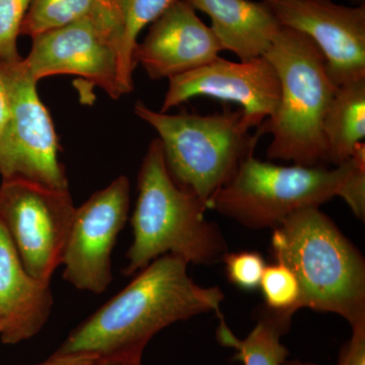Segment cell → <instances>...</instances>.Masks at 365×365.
Here are the masks:
<instances>
[{"label":"cell","instance_id":"6da1fadb","mask_svg":"<svg viewBox=\"0 0 365 365\" xmlns=\"http://www.w3.org/2000/svg\"><path fill=\"white\" fill-rule=\"evenodd\" d=\"M186 261L163 255L73 329L55 354L128 355L143 359L150 341L177 322L220 313L225 294L190 277Z\"/></svg>","mask_w":365,"mask_h":365},{"label":"cell","instance_id":"7a4b0ae2","mask_svg":"<svg viewBox=\"0 0 365 365\" xmlns=\"http://www.w3.org/2000/svg\"><path fill=\"white\" fill-rule=\"evenodd\" d=\"M137 188L125 276L134 275L163 255L195 265L223 261L228 247L222 230L206 220L207 206L170 177L158 138L151 141L143 158Z\"/></svg>","mask_w":365,"mask_h":365},{"label":"cell","instance_id":"3957f363","mask_svg":"<svg viewBox=\"0 0 365 365\" xmlns=\"http://www.w3.org/2000/svg\"><path fill=\"white\" fill-rule=\"evenodd\" d=\"M272 253L297 276V312L339 314L352 327L365 324V261L319 207L302 209L274 228Z\"/></svg>","mask_w":365,"mask_h":365},{"label":"cell","instance_id":"277c9868","mask_svg":"<svg viewBox=\"0 0 365 365\" xmlns=\"http://www.w3.org/2000/svg\"><path fill=\"white\" fill-rule=\"evenodd\" d=\"M264 56L280 81L277 110L256 132L273 137L268 160L326 165L323 123L338 88L329 76L323 54L306 35L282 26Z\"/></svg>","mask_w":365,"mask_h":365},{"label":"cell","instance_id":"5b68a950","mask_svg":"<svg viewBox=\"0 0 365 365\" xmlns=\"http://www.w3.org/2000/svg\"><path fill=\"white\" fill-rule=\"evenodd\" d=\"M136 116L158 132L170 177L195 194L206 206L209 199L254 155L258 134L250 133L242 109L209 115L155 112L137 102Z\"/></svg>","mask_w":365,"mask_h":365},{"label":"cell","instance_id":"8992f818","mask_svg":"<svg viewBox=\"0 0 365 365\" xmlns=\"http://www.w3.org/2000/svg\"><path fill=\"white\" fill-rule=\"evenodd\" d=\"M353 165L351 158L335 169L326 165L285 167L252 155L209 199L207 209L252 230H274L292 213L319 208L338 196Z\"/></svg>","mask_w":365,"mask_h":365},{"label":"cell","instance_id":"52a82bcc","mask_svg":"<svg viewBox=\"0 0 365 365\" xmlns=\"http://www.w3.org/2000/svg\"><path fill=\"white\" fill-rule=\"evenodd\" d=\"M9 91L11 115L0 132L2 180H26L68 190L60 163L59 143L49 112L40 100L35 81L24 59L0 63Z\"/></svg>","mask_w":365,"mask_h":365},{"label":"cell","instance_id":"ba28073f","mask_svg":"<svg viewBox=\"0 0 365 365\" xmlns=\"http://www.w3.org/2000/svg\"><path fill=\"white\" fill-rule=\"evenodd\" d=\"M76 208L69 190L2 180L0 222L33 277L51 283L61 266Z\"/></svg>","mask_w":365,"mask_h":365},{"label":"cell","instance_id":"9c48e42d","mask_svg":"<svg viewBox=\"0 0 365 365\" xmlns=\"http://www.w3.org/2000/svg\"><path fill=\"white\" fill-rule=\"evenodd\" d=\"M130 182L120 176L76 208L61 266L63 279L101 294L113 280L112 253L128 220Z\"/></svg>","mask_w":365,"mask_h":365},{"label":"cell","instance_id":"30bf717a","mask_svg":"<svg viewBox=\"0 0 365 365\" xmlns=\"http://www.w3.org/2000/svg\"><path fill=\"white\" fill-rule=\"evenodd\" d=\"M280 25L304 34L326 60L334 85L365 79V6L332 0H264Z\"/></svg>","mask_w":365,"mask_h":365},{"label":"cell","instance_id":"8fae6325","mask_svg":"<svg viewBox=\"0 0 365 365\" xmlns=\"http://www.w3.org/2000/svg\"><path fill=\"white\" fill-rule=\"evenodd\" d=\"M169 81L163 113L190 98H218L241 106L250 128L258 129L275 114L279 104V78L266 56L240 62L217 57L206 66Z\"/></svg>","mask_w":365,"mask_h":365},{"label":"cell","instance_id":"7c38bea8","mask_svg":"<svg viewBox=\"0 0 365 365\" xmlns=\"http://www.w3.org/2000/svg\"><path fill=\"white\" fill-rule=\"evenodd\" d=\"M32 39V49L24 62L37 83L48 76L68 74L100 86L115 100L123 96L116 49L90 16Z\"/></svg>","mask_w":365,"mask_h":365},{"label":"cell","instance_id":"4fadbf2b","mask_svg":"<svg viewBox=\"0 0 365 365\" xmlns=\"http://www.w3.org/2000/svg\"><path fill=\"white\" fill-rule=\"evenodd\" d=\"M223 51L210 26L186 0H177L153 24L137 44L136 64L151 79L172 78L210 63Z\"/></svg>","mask_w":365,"mask_h":365},{"label":"cell","instance_id":"5bb4252c","mask_svg":"<svg viewBox=\"0 0 365 365\" xmlns=\"http://www.w3.org/2000/svg\"><path fill=\"white\" fill-rule=\"evenodd\" d=\"M49 282L33 277L0 222V340L14 345L35 337L51 314Z\"/></svg>","mask_w":365,"mask_h":365},{"label":"cell","instance_id":"9a60e30c","mask_svg":"<svg viewBox=\"0 0 365 365\" xmlns=\"http://www.w3.org/2000/svg\"><path fill=\"white\" fill-rule=\"evenodd\" d=\"M211 19L210 28L222 50L240 61L264 56L282 26L265 1L252 0H186Z\"/></svg>","mask_w":365,"mask_h":365},{"label":"cell","instance_id":"2e32d148","mask_svg":"<svg viewBox=\"0 0 365 365\" xmlns=\"http://www.w3.org/2000/svg\"><path fill=\"white\" fill-rule=\"evenodd\" d=\"M327 163L335 167L352 158L365 139V79L338 86L323 123Z\"/></svg>","mask_w":365,"mask_h":365},{"label":"cell","instance_id":"e0dca14e","mask_svg":"<svg viewBox=\"0 0 365 365\" xmlns=\"http://www.w3.org/2000/svg\"><path fill=\"white\" fill-rule=\"evenodd\" d=\"M216 338L225 347L234 348V360L244 365H283L289 351L281 337L289 331L292 318L264 306L259 309L257 324L245 339H239L228 328L222 313Z\"/></svg>","mask_w":365,"mask_h":365},{"label":"cell","instance_id":"ac0fdd59","mask_svg":"<svg viewBox=\"0 0 365 365\" xmlns=\"http://www.w3.org/2000/svg\"><path fill=\"white\" fill-rule=\"evenodd\" d=\"M177 0H116L117 33L115 49L118 57L119 86L122 95L133 91V72L138 36Z\"/></svg>","mask_w":365,"mask_h":365},{"label":"cell","instance_id":"d6986e66","mask_svg":"<svg viewBox=\"0 0 365 365\" xmlns=\"http://www.w3.org/2000/svg\"><path fill=\"white\" fill-rule=\"evenodd\" d=\"M93 0H32L21 35L34 38L90 16Z\"/></svg>","mask_w":365,"mask_h":365},{"label":"cell","instance_id":"ffe728a7","mask_svg":"<svg viewBox=\"0 0 365 365\" xmlns=\"http://www.w3.org/2000/svg\"><path fill=\"white\" fill-rule=\"evenodd\" d=\"M265 307L292 318L297 313L299 297V285L297 276L285 264L276 261L266 266L262 276L260 287Z\"/></svg>","mask_w":365,"mask_h":365},{"label":"cell","instance_id":"44dd1931","mask_svg":"<svg viewBox=\"0 0 365 365\" xmlns=\"http://www.w3.org/2000/svg\"><path fill=\"white\" fill-rule=\"evenodd\" d=\"M32 0H0V63L23 59L18 38Z\"/></svg>","mask_w":365,"mask_h":365},{"label":"cell","instance_id":"7402d4cb","mask_svg":"<svg viewBox=\"0 0 365 365\" xmlns=\"http://www.w3.org/2000/svg\"><path fill=\"white\" fill-rule=\"evenodd\" d=\"M230 283L246 292L260 287L266 262L258 252L244 251L228 253L223 259Z\"/></svg>","mask_w":365,"mask_h":365},{"label":"cell","instance_id":"603a6c76","mask_svg":"<svg viewBox=\"0 0 365 365\" xmlns=\"http://www.w3.org/2000/svg\"><path fill=\"white\" fill-rule=\"evenodd\" d=\"M352 172L341 187L338 197L349 206L354 215L364 222L365 218V143L357 144L352 155Z\"/></svg>","mask_w":365,"mask_h":365},{"label":"cell","instance_id":"cb8c5ba5","mask_svg":"<svg viewBox=\"0 0 365 365\" xmlns=\"http://www.w3.org/2000/svg\"><path fill=\"white\" fill-rule=\"evenodd\" d=\"M90 18L98 30L111 41L115 47L118 26L116 0H93Z\"/></svg>","mask_w":365,"mask_h":365},{"label":"cell","instance_id":"d4e9b609","mask_svg":"<svg viewBox=\"0 0 365 365\" xmlns=\"http://www.w3.org/2000/svg\"><path fill=\"white\" fill-rule=\"evenodd\" d=\"M337 365H365V324L352 327L351 338L341 348Z\"/></svg>","mask_w":365,"mask_h":365},{"label":"cell","instance_id":"484cf974","mask_svg":"<svg viewBox=\"0 0 365 365\" xmlns=\"http://www.w3.org/2000/svg\"><path fill=\"white\" fill-rule=\"evenodd\" d=\"M97 355L86 354V353H76V354H55L53 353L49 359L32 365H93Z\"/></svg>","mask_w":365,"mask_h":365},{"label":"cell","instance_id":"4316f807","mask_svg":"<svg viewBox=\"0 0 365 365\" xmlns=\"http://www.w3.org/2000/svg\"><path fill=\"white\" fill-rule=\"evenodd\" d=\"M9 115H11V100H9L6 83L0 74V132L9 121Z\"/></svg>","mask_w":365,"mask_h":365},{"label":"cell","instance_id":"83f0119b","mask_svg":"<svg viewBox=\"0 0 365 365\" xmlns=\"http://www.w3.org/2000/svg\"><path fill=\"white\" fill-rule=\"evenodd\" d=\"M139 357L128 355H109V356L98 357L93 365H143Z\"/></svg>","mask_w":365,"mask_h":365},{"label":"cell","instance_id":"f1b7e54d","mask_svg":"<svg viewBox=\"0 0 365 365\" xmlns=\"http://www.w3.org/2000/svg\"><path fill=\"white\" fill-rule=\"evenodd\" d=\"M283 365H318L316 364H312V362H304L300 361V360H287Z\"/></svg>","mask_w":365,"mask_h":365},{"label":"cell","instance_id":"f546056e","mask_svg":"<svg viewBox=\"0 0 365 365\" xmlns=\"http://www.w3.org/2000/svg\"><path fill=\"white\" fill-rule=\"evenodd\" d=\"M353 1H355V2H361V1H364V0H353Z\"/></svg>","mask_w":365,"mask_h":365}]
</instances>
